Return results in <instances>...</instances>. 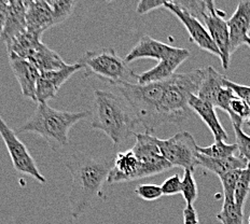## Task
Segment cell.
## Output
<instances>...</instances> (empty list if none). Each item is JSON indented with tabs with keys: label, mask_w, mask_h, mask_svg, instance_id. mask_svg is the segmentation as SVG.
Masks as SVG:
<instances>
[{
	"label": "cell",
	"mask_w": 250,
	"mask_h": 224,
	"mask_svg": "<svg viewBox=\"0 0 250 224\" xmlns=\"http://www.w3.org/2000/svg\"><path fill=\"white\" fill-rule=\"evenodd\" d=\"M175 49V46H170L159 40L151 38L148 35H145L135 44L134 48L128 52L124 60L127 64L142 59H154L161 61L173 53Z\"/></svg>",
	"instance_id": "cell-18"
},
{
	"label": "cell",
	"mask_w": 250,
	"mask_h": 224,
	"mask_svg": "<svg viewBox=\"0 0 250 224\" xmlns=\"http://www.w3.org/2000/svg\"><path fill=\"white\" fill-rule=\"evenodd\" d=\"M190 57V52L187 49L176 48L175 51L168 57L158 62V65L152 69L143 72V74H136V81L138 84H147L152 82H161L167 80L168 78L176 74L178 67Z\"/></svg>",
	"instance_id": "cell-13"
},
{
	"label": "cell",
	"mask_w": 250,
	"mask_h": 224,
	"mask_svg": "<svg viewBox=\"0 0 250 224\" xmlns=\"http://www.w3.org/2000/svg\"><path fill=\"white\" fill-rule=\"evenodd\" d=\"M197 162H199L200 167L210 171L218 177L230 173L232 170L244 169L248 165L247 161L242 158L241 155H234L227 159H210L199 153Z\"/></svg>",
	"instance_id": "cell-21"
},
{
	"label": "cell",
	"mask_w": 250,
	"mask_h": 224,
	"mask_svg": "<svg viewBox=\"0 0 250 224\" xmlns=\"http://www.w3.org/2000/svg\"><path fill=\"white\" fill-rule=\"evenodd\" d=\"M6 45L8 54L28 61L40 72L59 70L68 65L60 54L42 42V37L30 34L27 30Z\"/></svg>",
	"instance_id": "cell-6"
},
{
	"label": "cell",
	"mask_w": 250,
	"mask_h": 224,
	"mask_svg": "<svg viewBox=\"0 0 250 224\" xmlns=\"http://www.w3.org/2000/svg\"><path fill=\"white\" fill-rule=\"evenodd\" d=\"M142 179L140 165L136 155L131 150L119 152L113 158V164L108 175V183H121Z\"/></svg>",
	"instance_id": "cell-17"
},
{
	"label": "cell",
	"mask_w": 250,
	"mask_h": 224,
	"mask_svg": "<svg viewBox=\"0 0 250 224\" xmlns=\"http://www.w3.org/2000/svg\"><path fill=\"white\" fill-rule=\"evenodd\" d=\"M155 143L161 154L173 167H182L193 173L199 166V145L190 133L179 132L168 139L155 137Z\"/></svg>",
	"instance_id": "cell-7"
},
{
	"label": "cell",
	"mask_w": 250,
	"mask_h": 224,
	"mask_svg": "<svg viewBox=\"0 0 250 224\" xmlns=\"http://www.w3.org/2000/svg\"><path fill=\"white\" fill-rule=\"evenodd\" d=\"M80 70H83L82 66L79 62H76V64H68L59 70L40 72L37 86H36L37 102L48 103L49 101L55 100L61 86Z\"/></svg>",
	"instance_id": "cell-12"
},
{
	"label": "cell",
	"mask_w": 250,
	"mask_h": 224,
	"mask_svg": "<svg viewBox=\"0 0 250 224\" xmlns=\"http://www.w3.org/2000/svg\"><path fill=\"white\" fill-rule=\"evenodd\" d=\"M245 44H246L248 48L250 49V37H249V36H248L246 39H245Z\"/></svg>",
	"instance_id": "cell-37"
},
{
	"label": "cell",
	"mask_w": 250,
	"mask_h": 224,
	"mask_svg": "<svg viewBox=\"0 0 250 224\" xmlns=\"http://www.w3.org/2000/svg\"><path fill=\"white\" fill-rule=\"evenodd\" d=\"M78 62L84 70V77L95 76L114 86L136 80V74L112 48L86 51Z\"/></svg>",
	"instance_id": "cell-5"
},
{
	"label": "cell",
	"mask_w": 250,
	"mask_h": 224,
	"mask_svg": "<svg viewBox=\"0 0 250 224\" xmlns=\"http://www.w3.org/2000/svg\"><path fill=\"white\" fill-rule=\"evenodd\" d=\"M162 194L165 196H173L181 193V178L178 174L170 176L160 185Z\"/></svg>",
	"instance_id": "cell-31"
},
{
	"label": "cell",
	"mask_w": 250,
	"mask_h": 224,
	"mask_svg": "<svg viewBox=\"0 0 250 224\" xmlns=\"http://www.w3.org/2000/svg\"><path fill=\"white\" fill-rule=\"evenodd\" d=\"M0 136L9 152L12 165L18 173L27 175L41 184L46 183V178L41 174L36 161L29 153L26 145L21 142L18 135L9 126L6 121L0 117Z\"/></svg>",
	"instance_id": "cell-8"
},
{
	"label": "cell",
	"mask_w": 250,
	"mask_h": 224,
	"mask_svg": "<svg viewBox=\"0 0 250 224\" xmlns=\"http://www.w3.org/2000/svg\"><path fill=\"white\" fill-rule=\"evenodd\" d=\"M90 116V112L62 111L50 107L46 102H38L37 108L19 133H34L42 137L52 150L64 148L69 142L70 128Z\"/></svg>",
	"instance_id": "cell-3"
},
{
	"label": "cell",
	"mask_w": 250,
	"mask_h": 224,
	"mask_svg": "<svg viewBox=\"0 0 250 224\" xmlns=\"http://www.w3.org/2000/svg\"><path fill=\"white\" fill-rule=\"evenodd\" d=\"M236 143H227L226 142H215L208 147H199V153L210 159H227L235 155Z\"/></svg>",
	"instance_id": "cell-23"
},
{
	"label": "cell",
	"mask_w": 250,
	"mask_h": 224,
	"mask_svg": "<svg viewBox=\"0 0 250 224\" xmlns=\"http://www.w3.org/2000/svg\"><path fill=\"white\" fill-rule=\"evenodd\" d=\"M8 2L9 1H0V38H1L3 29H4V23H6V15H7V9H8Z\"/></svg>",
	"instance_id": "cell-36"
},
{
	"label": "cell",
	"mask_w": 250,
	"mask_h": 224,
	"mask_svg": "<svg viewBox=\"0 0 250 224\" xmlns=\"http://www.w3.org/2000/svg\"><path fill=\"white\" fill-rule=\"evenodd\" d=\"M184 224H200L199 217L193 206H186L184 209Z\"/></svg>",
	"instance_id": "cell-35"
},
{
	"label": "cell",
	"mask_w": 250,
	"mask_h": 224,
	"mask_svg": "<svg viewBox=\"0 0 250 224\" xmlns=\"http://www.w3.org/2000/svg\"><path fill=\"white\" fill-rule=\"evenodd\" d=\"M135 193L144 201H156L162 196V190L158 184H139L135 189Z\"/></svg>",
	"instance_id": "cell-30"
},
{
	"label": "cell",
	"mask_w": 250,
	"mask_h": 224,
	"mask_svg": "<svg viewBox=\"0 0 250 224\" xmlns=\"http://www.w3.org/2000/svg\"><path fill=\"white\" fill-rule=\"evenodd\" d=\"M164 1H161V0H142V1H139L137 4L136 12L139 15H145L151 11H153V10L163 8Z\"/></svg>",
	"instance_id": "cell-34"
},
{
	"label": "cell",
	"mask_w": 250,
	"mask_h": 224,
	"mask_svg": "<svg viewBox=\"0 0 250 224\" xmlns=\"http://www.w3.org/2000/svg\"><path fill=\"white\" fill-rule=\"evenodd\" d=\"M230 34V54L232 55L239 46L245 44L250 33V0L237 4L235 12L227 20Z\"/></svg>",
	"instance_id": "cell-15"
},
{
	"label": "cell",
	"mask_w": 250,
	"mask_h": 224,
	"mask_svg": "<svg viewBox=\"0 0 250 224\" xmlns=\"http://www.w3.org/2000/svg\"><path fill=\"white\" fill-rule=\"evenodd\" d=\"M189 108L194 111L210 129L215 137V142H227L228 134L219 121L215 107L206 102H203L197 96L192 95L189 100Z\"/></svg>",
	"instance_id": "cell-20"
},
{
	"label": "cell",
	"mask_w": 250,
	"mask_h": 224,
	"mask_svg": "<svg viewBox=\"0 0 250 224\" xmlns=\"http://www.w3.org/2000/svg\"><path fill=\"white\" fill-rule=\"evenodd\" d=\"M163 8L168 10L170 13H173L184 24L192 42L199 46L201 50L208 52V53L215 55L221 60L220 52H219L217 45L213 43L209 33L207 31L205 26L202 24L201 20L194 18L193 15L186 12L185 10H182L178 6H176L173 0H165Z\"/></svg>",
	"instance_id": "cell-11"
},
{
	"label": "cell",
	"mask_w": 250,
	"mask_h": 224,
	"mask_svg": "<svg viewBox=\"0 0 250 224\" xmlns=\"http://www.w3.org/2000/svg\"><path fill=\"white\" fill-rule=\"evenodd\" d=\"M226 78V76L219 74L213 67H206L204 78H203L196 96L203 102H206L215 107L219 93L222 90V87H225Z\"/></svg>",
	"instance_id": "cell-22"
},
{
	"label": "cell",
	"mask_w": 250,
	"mask_h": 224,
	"mask_svg": "<svg viewBox=\"0 0 250 224\" xmlns=\"http://www.w3.org/2000/svg\"><path fill=\"white\" fill-rule=\"evenodd\" d=\"M250 193V163L247 167L242 169L236 182L235 192H234V203L235 205L244 210L248 195Z\"/></svg>",
	"instance_id": "cell-25"
},
{
	"label": "cell",
	"mask_w": 250,
	"mask_h": 224,
	"mask_svg": "<svg viewBox=\"0 0 250 224\" xmlns=\"http://www.w3.org/2000/svg\"><path fill=\"white\" fill-rule=\"evenodd\" d=\"M241 171L242 169L232 170L230 173L219 177V179H220L222 184L223 195H225L226 202H234V192H235L236 182Z\"/></svg>",
	"instance_id": "cell-28"
},
{
	"label": "cell",
	"mask_w": 250,
	"mask_h": 224,
	"mask_svg": "<svg viewBox=\"0 0 250 224\" xmlns=\"http://www.w3.org/2000/svg\"><path fill=\"white\" fill-rule=\"evenodd\" d=\"M9 64L21 87L22 95L29 100L37 102L36 100V86H37L40 71L36 67L24 59L8 54Z\"/></svg>",
	"instance_id": "cell-14"
},
{
	"label": "cell",
	"mask_w": 250,
	"mask_h": 224,
	"mask_svg": "<svg viewBox=\"0 0 250 224\" xmlns=\"http://www.w3.org/2000/svg\"><path fill=\"white\" fill-rule=\"evenodd\" d=\"M235 97L233 92L229 87H222V90L219 93L217 97V101L215 103V108H219L223 110L225 112L229 113V106H230V102Z\"/></svg>",
	"instance_id": "cell-33"
},
{
	"label": "cell",
	"mask_w": 250,
	"mask_h": 224,
	"mask_svg": "<svg viewBox=\"0 0 250 224\" xmlns=\"http://www.w3.org/2000/svg\"><path fill=\"white\" fill-rule=\"evenodd\" d=\"M181 194L184 196L187 206H193L197 200V185L191 170L185 169L181 179Z\"/></svg>",
	"instance_id": "cell-27"
},
{
	"label": "cell",
	"mask_w": 250,
	"mask_h": 224,
	"mask_svg": "<svg viewBox=\"0 0 250 224\" xmlns=\"http://www.w3.org/2000/svg\"><path fill=\"white\" fill-rule=\"evenodd\" d=\"M113 164V158H97L84 152L71 153L65 161L72 177L69 193L70 213L78 219L103 195V186Z\"/></svg>",
	"instance_id": "cell-1"
},
{
	"label": "cell",
	"mask_w": 250,
	"mask_h": 224,
	"mask_svg": "<svg viewBox=\"0 0 250 224\" xmlns=\"http://www.w3.org/2000/svg\"><path fill=\"white\" fill-rule=\"evenodd\" d=\"M53 17L54 26L62 24L72 14L77 6L75 0H46Z\"/></svg>",
	"instance_id": "cell-24"
},
{
	"label": "cell",
	"mask_w": 250,
	"mask_h": 224,
	"mask_svg": "<svg viewBox=\"0 0 250 224\" xmlns=\"http://www.w3.org/2000/svg\"><path fill=\"white\" fill-rule=\"evenodd\" d=\"M234 133H235V138H236V145L239 154H241L242 158L250 163V136L243 131L242 126H238V125H233Z\"/></svg>",
	"instance_id": "cell-29"
},
{
	"label": "cell",
	"mask_w": 250,
	"mask_h": 224,
	"mask_svg": "<svg viewBox=\"0 0 250 224\" xmlns=\"http://www.w3.org/2000/svg\"><path fill=\"white\" fill-rule=\"evenodd\" d=\"M25 11V1L12 0V1L8 2L6 23H4L2 36L0 38L6 44L10 43L12 40L26 31Z\"/></svg>",
	"instance_id": "cell-19"
},
{
	"label": "cell",
	"mask_w": 250,
	"mask_h": 224,
	"mask_svg": "<svg viewBox=\"0 0 250 224\" xmlns=\"http://www.w3.org/2000/svg\"><path fill=\"white\" fill-rule=\"evenodd\" d=\"M134 136L136 138V142L133 145L132 151L138 159L142 179L160 175L166 170L174 168L161 154L154 136L147 133L135 134Z\"/></svg>",
	"instance_id": "cell-9"
},
{
	"label": "cell",
	"mask_w": 250,
	"mask_h": 224,
	"mask_svg": "<svg viewBox=\"0 0 250 224\" xmlns=\"http://www.w3.org/2000/svg\"><path fill=\"white\" fill-rule=\"evenodd\" d=\"M225 86L230 88L234 95L241 98L242 101H244L250 107V86L238 84V83L233 82L230 79H228V78H226L225 80Z\"/></svg>",
	"instance_id": "cell-32"
},
{
	"label": "cell",
	"mask_w": 250,
	"mask_h": 224,
	"mask_svg": "<svg viewBox=\"0 0 250 224\" xmlns=\"http://www.w3.org/2000/svg\"><path fill=\"white\" fill-rule=\"evenodd\" d=\"M125 102L114 93L103 90L94 91L91 126L110 138L116 147L136 134L135 129L139 124L131 108Z\"/></svg>",
	"instance_id": "cell-2"
},
{
	"label": "cell",
	"mask_w": 250,
	"mask_h": 224,
	"mask_svg": "<svg viewBox=\"0 0 250 224\" xmlns=\"http://www.w3.org/2000/svg\"><path fill=\"white\" fill-rule=\"evenodd\" d=\"M25 20L26 30L39 37H42L45 30L53 27V17L46 1L41 0H28L25 1Z\"/></svg>",
	"instance_id": "cell-16"
},
{
	"label": "cell",
	"mask_w": 250,
	"mask_h": 224,
	"mask_svg": "<svg viewBox=\"0 0 250 224\" xmlns=\"http://www.w3.org/2000/svg\"><path fill=\"white\" fill-rule=\"evenodd\" d=\"M226 12L216 8V4L211 0L206 1V13L203 17V23L209 33L213 43L221 54V64L225 69L229 68L231 61L230 54V34L226 18Z\"/></svg>",
	"instance_id": "cell-10"
},
{
	"label": "cell",
	"mask_w": 250,
	"mask_h": 224,
	"mask_svg": "<svg viewBox=\"0 0 250 224\" xmlns=\"http://www.w3.org/2000/svg\"><path fill=\"white\" fill-rule=\"evenodd\" d=\"M205 68L184 74H175L165 80V88L160 105V118L163 124H180L190 117L189 100L199 92Z\"/></svg>",
	"instance_id": "cell-4"
},
{
	"label": "cell",
	"mask_w": 250,
	"mask_h": 224,
	"mask_svg": "<svg viewBox=\"0 0 250 224\" xmlns=\"http://www.w3.org/2000/svg\"><path fill=\"white\" fill-rule=\"evenodd\" d=\"M244 123H245V125H246V126H248V127L250 128V117H249Z\"/></svg>",
	"instance_id": "cell-38"
},
{
	"label": "cell",
	"mask_w": 250,
	"mask_h": 224,
	"mask_svg": "<svg viewBox=\"0 0 250 224\" xmlns=\"http://www.w3.org/2000/svg\"><path fill=\"white\" fill-rule=\"evenodd\" d=\"M216 218L221 224H244V210L238 208L234 202L225 201Z\"/></svg>",
	"instance_id": "cell-26"
}]
</instances>
